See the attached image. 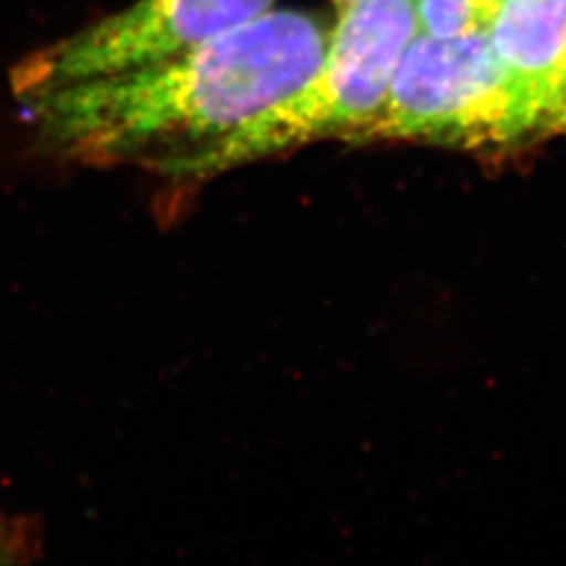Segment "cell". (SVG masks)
Segmentation results:
<instances>
[{"instance_id":"cell-10","label":"cell","mask_w":566,"mask_h":566,"mask_svg":"<svg viewBox=\"0 0 566 566\" xmlns=\"http://www.w3.org/2000/svg\"><path fill=\"white\" fill-rule=\"evenodd\" d=\"M481 2H483V7H485L489 15H491V13H493V9L500 4V0H481Z\"/></svg>"},{"instance_id":"cell-2","label":"cell","mask_w":566,"mask_h":566,"mask_svg":"<svg viewBox=\"0 0 566 566\" xmlns=\"http://www.w3.org/2000/svg\"><path fill=\"white\" fill-rule=\"evenodd\" d=\"M416 34V0H361L338 11L313 76L203 154L185 179H208L311 143H364Z\"/></svg>"},{"instance_id":"cell-3","label":"cell","mask_w":566,"mask_h":566,"mask_svg":"<svg viewBox=\"0 0 566 566\" xmlns=\"http://www.w3.org/2000/svg\"><path fill=\"white\" fill-rule=\"evenodd\" d=\"M537 109L497 60L486 30L455 39L416 34L364 143L502 147L542 133Z\"/></svg>"},{"instance_id":"cell-7","label":"cell","mask_w":566,"mask_h":566,"mask_svg":"<svg viewBox=\"0 0 566 566\" xmlns=\"http://www.w3.org/2000/svg\"><path fill=\"white\" fill-rule=\"evenodd\" d=\"M23 549H28V546L20 523L0 514V565L18 563L23 556Z\"/></svg>"},{"instance_id":"cell-1","label":"cell","mask_w":566,"mask_h":566,"mask_svg":"<svg viewBox=\"0 0 566 566\" xmlns=\"http://www.w3.org/2000/svg\"><path fill=\"white\" fill-rule=\"evenodd\" d=\"M329 30L315 13L271 9L179 55L18 99L41 142L65 158L185 179L203 154L313 76Z\"/></svg>"},{"instance_id":"cell-5","label":"cell","mask_w":566,"mask_h":566,"mask_svg":"<svg viewBox=\"0 0 566 566\" xmlns=\"http://www.w3.org/2000/svg\"><path fill=\"white\" fill-rule=\"evenodd\" d=\"M485 30L546 130L547 103L566 61V0H500Z\"/></svg>"},{"instance_id":"cell-9","label":"cell","mask_w":566,"mask_h":566,"mask_svg":"<svg viewBox=\"0 0 566 566\" xmlns=\"http://www.w3.org/2000/svg\"><path fill=\"white\" fill-rule=\"evenodd\" d=\"M357 2H361V0H332V4L336 7V11H344V9H348V7L357 4Z\"/></svg>"},{"instance_id":"cell-6","label":"cell","mask_w":566,"mask_h":566,"mask_svg":"<svg viewBox=\"0 0 566 566\" xmlns=\"http://www.w3.org/2000/svg\"><path fill=\"white\" fill-rule=\"evenodd\" d=\"M418 32L434 39H455L483 30L489 13L481 0H416Z\"/></svg>"},{"instance_id":"cell-8","label":"cell","mask_w":566,"mask_h":566,"mask_svg":"<svg viewBox=\"0 0 566 566\" xmlns=\"http://www.w3.org/2000/svg\"><path fill=\"white\" fill-rule=\"evenodd\" d=\"M546 130H566V61L547 103Z\"/></svg>"},{"instance_id":"cell-4","label":"cell","mask_w":566,"mask_h":566,"mask_svg":"<svg viewBox=\"0 0 566 566\" xmlns=\"http://www.w3.org/2000/svg\"><path fill=\"white\" fill-rule=\"evenodd\" d=\"M275 0H135L21 63L15 95L114 74L221 39L273 9Z\"/></svg>"}]
</instances>
